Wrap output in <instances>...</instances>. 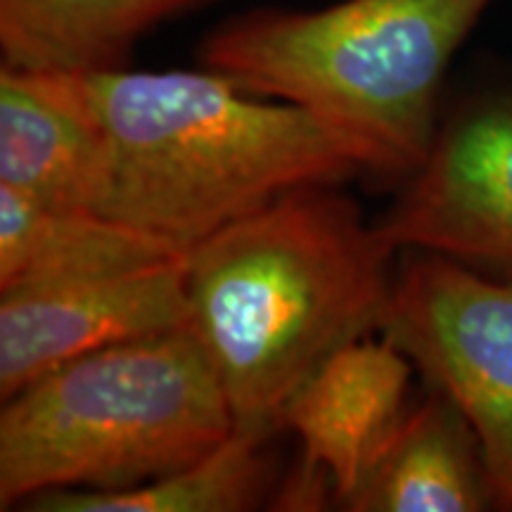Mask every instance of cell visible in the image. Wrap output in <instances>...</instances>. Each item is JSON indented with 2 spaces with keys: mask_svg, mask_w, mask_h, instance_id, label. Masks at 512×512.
<instances>
[{
  "mask_svg": "<svg viewBox=\"0 0 512 512\" xmlns=\"http://www.w3.org/2000/svg\"><path fill=\"white\" fill-rule=\"evenodd\" d=\"M396 254L332 185L287 192L185 252L190 328L235 430L278 432L313 373L380 328Z\"/></svg>",
  "mask_w": 512,
  "mask_h": 512,
  "instance_id": "6da1fadb",
  "label": "cell"
},
{
  "mask_svg": "<svg viewBox=\"0 0 512 512\" xmlns=\"http://www.w3.org/2000/svg\"><path fill=\"white\" fill-rule=\"evenodd\" d=\"M76 76L107 136L95 211L181 254L287 192L380 174L366 145L316 114L207 67Z\"/></svg>",
  "mask_w": 512,
  "mask_h": 512,
  "instance_id": "7a4b0ae2",
  "label": "cell"
},
{
  "mask_svg": "<svg viewBox=\"0 0 512 512\" xmlns=\"http://www.w3.org/2000/svg\"><path fill=\"white\" fill-rule=\"evenodd\" d=\"M494 0H342L254 10L202 38V67L249 93L316 114L373 152L380 174L411 176L439 131L453 55Z\"/></svg>",
  "mask_w": 512,
  "mask_h": 512,
  "instance_id": "3957f363",
  "label": "cell"
},
{
  "mask_svg": "<svg viewBox=\"0 0 512 512\" xmlns=\"http://www.w3.org/2000/svg\"><path fill=\"white\" fill-rule=\"evenodd\" d=\"M235 432L190 325L50 370L0 411V510L46 491H126L181 470Z\"/></svg>",
  "mask_w": 512,
  "mask_h": 512,
  "instance_id": "277c9868",
  "label": "cell"
},
{
  "mask_svg": "<svg viewBox=\"0 0 512 512\" xmlns=\"http://www.w3.org/2000/svg\"><path fill=\"white\" fill-rule=\"evenodd\" d=\"M377 332L470 420L496 510H512V271L408 249Z\"/></svg>",
  "mask_w": 512,
  "mask_h": 512,
  "instance_id": "5b68a950",
  "label": "cell"
},
{
  "mask_svg": "<svg viewBox=\"0 0 512 512\" xmlns=\"http://www.w3.org/2000/svg\"><path fill=\"white\" fill-rule=\"evenodd\" d=\"M377 228L399 252L512 271V93L463 102Z\"/></svg>",
  "mask_w": 512,
  "mask_h": 512,
  "instance_id": "8992f818",
  "label": "cell"
},
{
  "mask_svg": "<svg viewBox=\"0 0 512 512\" xmlns=\"http://www.w3.org/2000/svg\"><path fill=\"white\" fill-rule=\"evenodd\" d=\"M183 259L0 292V399L79 356L190 325Z\"/></svg>",
  "mask_w": 512,
  "mask_h": 512,
  "instance_id": "52a82bcc",
  "label": "cell"
},
{
  "mask_svg": "<svg viewBox=\"0 0 512 512\" xmlns=\"http://www.w3.org/2000/svg\"><path fill=\"white\" fill-rule=\"evenodd\" d=\"M413 370L384 337H358L335 351L283 413V427L302 441V460L280 486L275 508L320 510L347 501L408 411Z\"/></svg>",
  "mask_w": 512,
  "mask_h": 512,
  "instance_id": "ba28073f",
  "label": "cell"
},
{
  "mask_svg": "<svg viewBox=\"0 0 512 512\" xmlns=\"http://www.w3.org/2000/svg\"><path fill=\"white\" fill-rule=\"evenodd\" d=\"M107 136L79 76L0 67V185L64 209H98Z\"/></svg>",
  "mask_w": 512,
  "mask_h": 512,
  "instance_id": "9c48e42d",
  "label": "cell"
},
{
  "mask_svg": "<svg viewBox=\"0 0 512 512\" xmlns=\"http://www.w3.org/2000/svg\"><path fill=\"white\" fill-rule=\"evenodd\" d=\"M344 510L479 512L496 510L482 444L470 420L434 392L408 408L384 441Z\"/></svg>",
  "mask_w": 512,
  "mask_h": 512,
  "instance_id": "30bf717a",
  "label": "cell"
},
{
  "mask_svg": "<svg viewBox=\"0 0 512 512\" xmlns=\"http://www.w3.org/2000/svg\"><path fill=\"white\" fill-rule=\"evenodd\" d=\"M183 256L93 209L48 207L0 185V292L133 271Z\"/></svg>",
  "mask_w": 512,
  "mask_h": 512,
  "instance_id": "8fae6325",
  "label": "cell"
},
{
  "mask_svg": "<svg viewBox=\"0 0 512 512\" xmlns=\"http://www.w3.org/2000/svg\"><path fill=\"white\" fill-rule=\"evenodd\" d=\"M211 3L219 0H0V55L31 72H114L159 24Z\"/></svg>",
  "mask_w": 512,
  "mask_h": 512,
  "instance_id": "7c38bea8",
  "label": "cell"
},
{
  "mask_svg": "<svg viewBox=\"0 0 512 512\" xmlns=\"http://www.w3.org/2000/svg\"><path fill=\"white\" fill-rule=\"evenodd\" d=\"M273 434L235 430L214 451L181 470L126 491H46L22 505L31 512H245L271 489L266 441Z\"/></svg>",
  "mask_w": 512,
  "mask_h": 512,
  "instance_id": "4fadbf2b",
  "label": "cell"
}]
</instances>
